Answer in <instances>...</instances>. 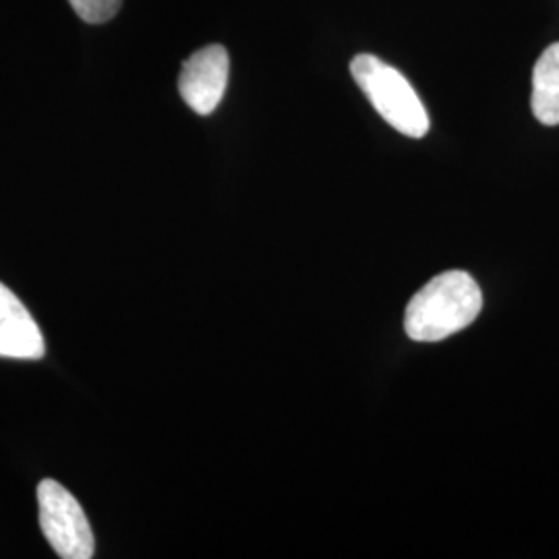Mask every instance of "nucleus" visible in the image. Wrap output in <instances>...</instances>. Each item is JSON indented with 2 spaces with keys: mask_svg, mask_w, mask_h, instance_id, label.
Returning <instances> with one entry per match:
<instances>
[{
  "mask_svg": "<svg viewBox=\"0 0 559 559\" xmlns=\"http://www.w3.org/2000/svg\"><path fill=\"white\" fill-rule=\"evenodd\" d=\"M350 73L390 127L413 140H420L429 133L431 122L419 94L399 69L373 55H359L350 62Z\"/></svg>",
  "mask_w": 559,
  "mask_h": 559,
  "instance_id": "2",
  "label": "nucleus"
},
{
  "mask_svg": "<svg viewBox=\"0 0 559 559\" xmlns=\"http://www.w3.org/2000/svg\"><path fill=\"white\" fill-rule=\"evenodd\" d=\"M228 69L230 59L224 46L212 44L201 48L182 64L179 78L180 98L200 117H210L224 98L228 85Z\"/></svg>",
  "mask_w": 559,
  "mask_h": 559,
  "instance_id": "4",
  "label": "nucleus"
},
{
  "mask_svg": "<svg viewBox=\"0 0 559 559\" xmlns=\"http://www.w3.org/2000/svg\"><path fill=\"white\" fill-rule=\"evenodd\" d=\"M81 20L92 25L106 23L119 13L122 0H69Z\"/></svg>",
  "mask_w": 559,
  "mask_h": 559,
  "instance_id": "7",
  "label": "nucleus"
},
{
  "mask_svg": "<svg viewBox=\"0 0 559 559\" xmlns=\"http://www.w3.org/2000/svg\"><path fill=\"white\" fill-rule=\"evenodd\" d=\"M40 528L55 554L62 559H92L96 540L87 516L59 480L44 479L38 485Z\"/></svg>",
  "mask_w": 559,
  "mask_h": 559,
  "instance_id": "3",
  "label": "nucleus"
},
{
  "mask_svg": "<svg viewBox=\"0 0 559 559\" xmlns=\"http://www.w3.org/2000/svg\"><path fill=\"white\" fill-rule=\"evenodd\" d=\"M531 108L535 119L547 124H559V41L543 50L533 69Z\"/></svg>",
  "mask_w": 559,
  "mask_h": 559,
  "instance_id": "6",
  "label": "nucleus"
},
{
  "mask_svg": "<svg viewBox=\"0 0 559 559\" xmlns=\"http://www.w3.org/2000/svg\"><path fill=\"white\" fill-rule=\"evenodd\" d=\"M480 309L483 293L477 280L462 270L443 272L408 300L404 330L415 342H440L468 328Z\"/></svg>",
  "mask_w": 559,
  "mask_h": 559,
  "instance_id": "1",
  "label": "nucleus"
},
{
  "mask_svg": "<svg viewBox=\"0 0 559 559\" xmlns=\"http://www.w3.org/2000/svg\"><path fill=\"white\" fill-rule=\"evenodd\" d=\"M44 355L40 325L20 297L0 282V359L38 360Z\"/></svg>",
  "mask_w": 559,
  "mask_h": 559,
  "instance_id": "5",
  "label": "nucleus"
}]
</instances>
